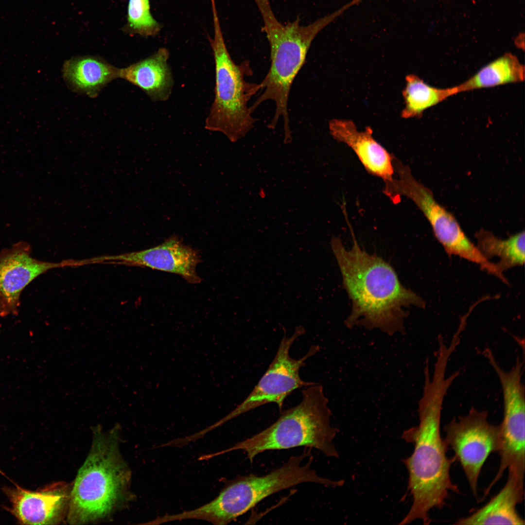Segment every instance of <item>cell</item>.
I'll list each match as a JSON object with an SVG mask.
<instances>
[{
	"mask_svg": "<svg viewBox=\"0 0 525 525\" xmlns=\"http://www.w3.org/2000/svg\"><path fill=\"white\" fill-rule=\"evenodd\" d=\"M305 332L304 328L299 326L291 336L284 335L273 360L249 395L230 413L210 426V430L267 403H276L281 412L285 398L295 390L315 384L302 380L299 370L305 361L319 351V347L311 346L308 352L298 359L293 358L289 354L294 342Z\"/></svg>",
	"mask_w": 525,
	"mask_h": 525,
	"instance_id": "cell-9",
	"label": "cell"
},
{
	"mask_svg": "<svg viewBox=\"0 0 525 525\" xmlns=\"http://www.w3.org/2000/svg\"><path fill=\"white\" fill-rule=\"evenodd\" d=\"M161 25L153 17L150 0H129L126 31L144 37L158 34Z\"/></svg>",
	"mask_w": 525,
	"mask_h": 525,
	"instance_id": "cell-22",
	"label": "cell"
},
{
	"mask_svg": "<svg viewBox=\"0 0 525 525\" xmlns=\"http://www.w3.org/2000/svg\"><path fill=\"white\" fill-rule=\"evenodd\" d=\"M397 177L385 186L384 192L394 203L405 196L411 199L430 223L434 234L447 253L474 263L490 274L497 270L495 263L485 258L469 239L455 216L435 199L430 189L418 181L410 168L395 158Z\"/></svg>",
	"mask_w": 525,
	"mask_h": 525,
	"instance_id": "cell-8",
	"label": "cell"
},
{
	"mask_svg": "<svg viewBox=\"0 0 525 525\" xmlns=\"http://www.w3.org/2000/svg\"><path fill=\"white\" fill-rule=\"evenodd\" d=\"M200 261L198 253L176 236L147 249L91 258L92 263L116 262L176 274L192 284L201 280L196 271Z\"/></svg>",
	"mask_w": 525,
	"mask_h": 525,
	"instance_id": "cell-12",
	"label": "cell"
},
{
	"mask_svg": "<svg viewBox=\"0 0 525 525\" xmlns=\"http://www.w3.org/2000/svg\"><path fill=\"white\" fill-rule=\"evenodd\" d=\"M329 129L335 140L353 150L368 172L382 179L385 184L393 180L394 157L373 138L370 126L360 131L351 120L333 119L329 122Z\"/></svg>",
	"mask_w": 525,
	"mask_h": 525,
	"instance_id": "cell-14",
	"label": "cell"
},
{
	"mask_svg": "<svg viewBox=\"0 0 525 525\" xmlns=\"http://www.w3.org/2000/svg\"><path fill=\"white\" fill-rule=\"evenodd\" d=\"M299 404L280 412L269 427L215 455L240 450L252 463L257 455L266 451L303 446L338 457L333 440L338 430L331 424L332 413L323 386L316 383L305 386Z\"/></svg>",
	"mask_w": 525,
	"mask_h": 525,
	"instance_id": "cell-4",
	"label": "cell"
},
{
	"mask_svg": "<svg viewBox=\"0 0 525 525\" xmlns=\"http://www.w3.org/2000/svg\"><path fill=\"white\" fill-rule=\"evenodd\" d=\"M262 14L270 48L271 64L269 70L260 83V94L250 109L253 112L262 103L272 101L275 110L268 127L274 129L281 120L284 136L289 137L290 126L288 100L293 81L303 66L306 55L314 37L326 25L345 10L352 6L351 2L332 14L317 20L307 26H301L299 19L286 25L275 17L268 0H254Z\"/></svg>",
	"mask_w": 525,
	"mask_h": 525,
	"instance_id": "cell-3",
	"label": "cell"
},
{
	"mask_svg": "<svg viewBox=\"0 0 525 525\" xmlns=\"http://www.w3.org/2000/svg\"><path fill=\"white\" fill-rule=\"evenodd\" d=\"M214 34L210 38L215 66L214 96L205 121V128L223 133L231 142L245 137L256 119L248 103L261 90L259 84L245 80L248 62L237 64L226 47L216 10L212 11Z\"/></svg>",
	"mask_w": 525,
	"mask_h": 525,
	"instance_id": "cell-7",
	"label": "cell"
},
{
	"mask_svg": "<svg viewBox=\"0 0 525 525\" xmlns=\"http://www.w3.org/2000/svg\"><path fill=\"white\" fill-rule=\"evenodd\" d=\"M120 69L91 56L70 58L63 67V77L74 91L94 96L107 84L119 78Z\"/></svg>",
	"mask_w": 525,
	"mask_h": 525,
	"instance_id": "cell-18",
	"label": "cell"
},
{
	"mask_svg": "<svg viewBox=\"0 0 525 525\" xmlns=\"http://www.w3.org/2000/svg\"><path fill=\"white\" fill-rule=\"evenodd\" d=\"M405 80V86L402 91L404 107L401 117L405 119L420 118L426 109L458 93L456 86L434 87L414 74L407 75Z\"/></svg>",
	"mask_w": 525,
	"mask_h": 525,
	"instance_id": "cell-20",
	"label": "cell"
},
{
	"mask_svg": "<svg viewBox=\"0 0 525 525\" xmlns=\"http://www.w3.org/2000/svg\"><path fill=\"white\" fill-rule=\"evenodd\" d=\"M10 314L9 310L0 298V316H4Z\"/></svg>",
	"mask_w": 525,
	"mask_h": 525,
	"instance_id": "cell-23",
	"label": "cell"
},
{
	"mask_svg": "<svg viewBox=\"0 0 525 525\" xmlns=\"http://www.w3.org/2000/svg\"><path fill=\"white\" fill-rule=\"evenodd\" d=\"M311 449L291 456L280 467L264 475L239 476L229 481L217 497L192 511L196 519L226 525L247 512L259 502L281 490L305 483L335 487L342 481L319 476L312 468Z\"/></svg>",
	"mask_w": 525,
	"mask_h": 525,
	"instance_id": "cell-6",
	"label": "cell"
},
{
	"mask_svg": "<svg viewBox=\"0 0 525 525\" xmlns=\"http://www.w3.org/2000/svg\"><path fill=\"white\" fill-rule=\"evenodd\" d=\"M486 411L471 408L465 415L451 420L444 427V439L455 453L471 490L477 498V486L482 468L489 455L501 447L500 425L488 420Z\"/></svg>",
	"mask_w": 525,
	"mask_h": 525,
	"instance_id": "cell-10",
	"label": "cell"
},
{
	"mask_svg": "<svg viewBox=\"0 0 525 525\" xmlns=\"http://www.w3.org/2000/svg\"><path fill=\"white\" fill-rule=\"evenodd\" d=\"M505 485L484 506L472 515L459 519L455 525H524L516 511L524 498V476L508 472Z\"/></svg>",
	"mask_w": 525,
	"mask_h": 525,
	"instance_id": "cell-17",
	"label": "cell"
},
{
	"mask_svg": "<svg viewBox=\"0 0 525 525\" xmlns=\"http://www.w3.org/2000/svg\"><path fill=\"white\" fill-rule=\"evenodd\" d=\"M169 56L168 49L161 47L149 57L120 69L119 78L139 87L154 102L166 101L174 85Z\"/></svg>",
	"mask_w": 525,
	"mask_h": 525,
	"instance_id": "cell-16",
	"label": "cell"
},
{
	"mask_svg": "<svg viewBox=\"0 0 525 525\" xmlns=\"http://www.w3.org/2000/svg\"><path fill=\"white\" fill-rule=\"evenodd\" d=\"M88 455L79 470L70 497L68 521H93L108 514L122 498L130 472L120 455L114 429L96 430Z\"/></svg>",
	"mask_w": 525,
	"mask_h": 525,
	"instance_id": "cell-5",
	"label": "cell"
},
{
	"mask_svg": "<svg viewBox=\"0 0 525 525\" xmlns=\"http://www.w3.org/2000/svg\"><path fill=\"white\" fill-rule=\"evenodd\" d=\"M210 1H211V3H215V0H210Z\"/></svg>",
	"mask_w": 525,
	"mask_h": 525,
	"instance_id": "cell-24",
	"label": "cell"
},
{
	"mask_svg": "<svg viewBox=\"0 0 525 525\" xmlns=\"http://www.w3.org/2000/svg\"><path fill=\"white\" fill-rule=\"evenodd\" d=\"M451 385V380L441 373L425 375L418 403L419 423L403 433V439L414 445L413 453L404 460L413 502L400 525L416 520L429 524L431 509L442 508L450 491L459 493L450 473L455 459L447 457L448 447L440 431L443 400Z\"/></svg>",
	"mask_w": 525,
	"mask_h": 525,
	"instance_id": "cell-2",
	"label": "cell"
},
{
	"mask_svg": "<svg viewBox=\"0 0 525 525\" xmlns=\"http://www.w3.org/2000/svg\"><path fill=\"white\" fill-rule=\"evenodd\" d=\"M487 359L499 379L503 395L504 417L500 425V463L495 478L500 479L507 469L525 471V386L522 382L524 359L516 358L509 371L504 370L492 353Z\"/></svg>",
	"mask_w": 525,
	"mask_h": 525,
	"instance_id": "cell-11",
	"label": "cell"
},
{
	"mask_svg": "<svg viewBox=\"0 0 525 525\" xmlns=\"http://www.w3.org/2000/svg\"><path fill=\"white\" fill-rule=\"evenodd\" d=\"M66 265L37 260L31 256L30 246L20 242L0 253V298L10 313L16 314L21 293L25 287L49 270Z\"/></svg>",
	"mask_w": 525,
	"mask_h": 525,
	"instance_id": "cell-13",
	"label": "cell"
},
{
	"mask_svg": "<svg viewBox=\"0 0 525 525\" xmlns=\"http://www.w3.org/2000/svg\"><path fill=\"white\" fill-rule=\"evenodd\" d=\"M525 231L517 232L506 239L495 236L492 232L480 229L475 234L476 246L487 259L497 257L500 261L497 264L504 271L512 267L523 265L525 259Z\"/></svg>",
	"mask_w": 525,
	"mask_h": 525,
	"instance_id": "cell-21",
	"label": "cell"
},
{
	"mask_svg": "<svg viewBox=\"0 0 525 525\" xmlns=\"http://www.w3.org/2000/svg\"><path fill=\"white\" fill-rule=\"evenodd\" d=\"M6 493L12 504V514L23 525L55 524L67 499L60 486L56 484L35 491L17 486L7 489Z\"/></svg>",
	"mask_w": 525,
	"mask_h": 525,
	"instance_id": "cell-15",
	"label": "cell"
},
{
	"mask_svg": "<svg viewBox=\"0 0 525 525\" xmlns=\"http://www.w3.org/2000/svg\"><path fill=\"white\" fill-rule=\"evenodd\" d=\"M525 66L517 57L507 53L487 64L465 82L456 86L458 93L522 82Z\"/></svg>",
	"mask_w": 525,
	"mask_h": 525,
	"instance_id": "cell-19",
	"label": "cell"
},
{
	"mask_svg": "<svg viewBox=\"0 0 525 525\" xmlns=\"http://www.w3.org/2000/svg\"><path fill=\"white\" fill-rule=\"evenodd\" d=\"M351 249L339 237L330 244L342 276L343 287L351 302V310L344 324L349 328L378 329L388 335L404 334V310L412 306L424 308L425 302L404 287L392 266L382 258L362 249L352 228Z\"/></svg>",
	"mask_w": 525,
	"mask_h": 525,
	"instance_id": "cell-1",
	"label": "cell"
}]
</instances>
